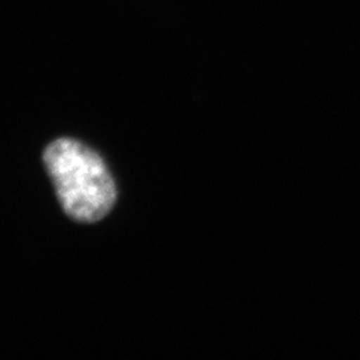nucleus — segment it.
<instances>
[{"label":"nucleus","instance_id":"nucleus-1","mask_svg":"<svg viewBox=\"0 0 360 360\" xmlns=\"http://www.w3.org/2000/svg\"><path fill=\"white\" fill-rule=\"evenodd\" d=\"M59 203L70 218L82 223L103 219L116 202V186L103 159L74 139L50 143L43 155Z\"/></svg>","mask_w":360,"mask_h":360}]
</instances>
